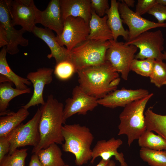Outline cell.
I'll return each mask as SVG.
<instances>
[{
  "label": "cell",
  "instance_id": "1",
  "mask_svg": "<svg viewBox=\"0 0 166 166\" xmlns=\"http://www.w3.org/2000/svg\"><path fill=\"white\" fill-rule=\"evenodd\" d=\"M63 104L50 94L44 104L39 108L41 113L39 124L40 141L33 148L32 153H36L53 144H62L64 139L62 129L66 121L63 116Z\"/></svg>",
  "mask_w": 166,
  "mask_h": 166
},
{
  "label": "cell",
  "instance_id": "2",
  "mask_svg": "<svg viewBox=\"0 0 166 166\" xmlns=\"http://www.w3.org/2000/svg\"><path fill=\"white\" fill-rule=\"evenodd\" d=\"M79 86L97 100L117 89L121 79L118 73L106 61L103 64L77 71Z\"/></svg>",
  "mask_w": 166,
  "mask_h": 166
},
{
  "label": "cell",
  "instance_id": "3",
  "mask_svg": "<svg viewBox=\"0 0 166 166\" xmlns=\"http://www.w3.org/2000/svg\"><path fill=\"white\" fill-rule=\"evenodd\" d=\"M62 134L64 141L62 150L74 155L76 165L81 166L91 160L94 136L88 127L78 124H65L63 127Z\"/></svg>",
  "mask_w": 166,
  "mask_h": 166
},
{
  "label": "cell",
  "instance_id": "4",
  "mask_svg": "<svg viewBox=\"0 0 166 166\" xmlns=\"http://www.w3.org/2000/svg\"><path fill=\"white\" fill-rule=\"evenodd\" d=\"M153 93L126 105L119 115L120 123L118 135H126L127 144L130 146L146 130L144 110Z\"/></svg>",
  "mask_w": 166,
  "mask_h": 166
},
{
  "label": "cell",
  "instance_id": "5",
  "mask_svg": "<svg viewBox=\"0 0 166 166\" xmlns=\"http://www.w3.org/2000/svg\"><path fill=\"white\" fill-rule=\"evenodd\" d=\"M110 43L87 39L69 52V60L77 71L85 68L101 65L106 61L105 55Z\"/></svg>",
  "mask_w": 166,
  "mask_h": 166
},
{
  "label": "cell",
  "instance_id": "6",
  "mask_svg": "<svg viewBox=\"0 0 166 166\" xmlns=\"http://www.w3.org/2000/svg\"><path fill=\"white\" fill-rule=\"evenodd\" d=\"M26 31L15 29L12 24L10 14L8 0L0 1V47L6 46L7 53H18L19 45L26 47L29 41L23 36Z\"/></svg>",
  "mask_w": 166,
  "mask_h": 166
},
{
  "label": "cell",
  "instance_id": "7",
  "mask_svg": "<svg viewBox=\"0 0 166 166\" xmlns=\"http://www.w3.org/2000/svg\"><path fill=\"white\" fill-rule=\"evenodd\" d=\"M125 43L134 45L139 49V52L135 55L136 59L150 58L163 60L162 51L164 49V39L160 30L145 32Z\"/></svg>",
  "mask_w": 166,
  "mask_h": 166
},
{
  "label": "cell",
  "instance_id": "8",
  "mask_svg": "<svg viewBox=\"0 0 166 166\" xmlns=\"http://www.w3.org/2000/svg\"><path fill=\"white\" fill-rule=\"evenodd\" d=\"M109 41L110 45L106 52L105 60L108 61L117 72L121 73L124 80H127L138 48L134 45H127L125 42L113 39Z\"/></svg>",
  "mask_w": 166,
  "mask_h": 166
},
{
  "label": "cell",
  "instance_id": "9",
  "mask_svg": "<svg viewBox=\"0 0 166 166\" xmlns=\"http://www.w3.org/2000/svg\"><path fill=\"white\" fill-rule=\"evenodd\" d=\"M41 111L38 108L33 117L25 124L22 123L9 135L10 147L8 154L18 148L26 146L36 147L40 141L39 124Z\"/></svg>",
  "mask_w": 166,
  "mask_h": 166
},
{
  "label": "cell",
  "instance_id": "10",
  "mask_svg": "<svg viewBox=\"0 0 166 166\" xmlns=\"http://www.w3.org/2000/svg\"><path fill=\"white\" fill-rule=\"evenodd\" d=\"M89 34V25L83 19L69 16L64 21L62 32L59 36H56V39L61 46H65L70 51L87 40Z\"/></svg>",
  "mask_w": 166,
  "mask_h": 166
},
{
  "label": "cell",
  "instance_id": "11",
  "mask_svg": "<svg viewBox=\"0 0 166 166\" xmlns=\"http://www.w3.org/2000/svg\"><path fill=\"white\" fill-rule=\"evenodd\" d=\"M11 22L26 31L32 32L37 23L38 9L33 0H8Z\"/></svg>",
  "mask_w": 166,
  "mask_h": 166
},
{
  "label": "cell",
  "instance_id": "12",
  "mask_svg": "<svg viewBox=\"0 0 166 166\" xmlns=\"http://www.w3.org/2000/svg\"><path fill=\"white\" fill-rule=\"evenodd\" d=\"M120 1H118V10L123 22L128 27L129 41L150 29L157 27H166V23H159L143 18L130 9L123 0Z\"/></svg>",
  "mask_w": 166,
  "mask_h": 166
},
{
  "label": "cell",
  "instance_id": "13",
  "mask_svg": "<svg viewBox=\"0 0 166 166\" xmlns=\"http://www.w3.org/2000/svg\"><path fill=\"white\" fill-rule=\"evenodd\" d=\"M97 99L85 93L78 85L73 89L72 96L65 100L63 109L65 120L74 115H85L88 111L93 110L99 104Z\"/></svg>",
  "mask_w": 166,
  "mask_h": 166
},
{
  "label": "cell",
  "instance_id": "14",
  "mask_svg": "<svg viewBox=\"0 0 166 166\" xmlns=\"http://www.w3.org/2000/svg\"><path fill=\"white\" fill-rule=\"evenodd\" d=\"M53 71L54 69L52 68L44 67L28 73L26 78L33 84L34 91L29 101L22 107L28 109L32 106L45 104L43 97L44 88L45 85L52 82Z\"/></svg>",
  "mask_w": 166,
  "mask_h": 166
},
{
  "label": "cell",
  "instance_id": "15",
  "mask_svg": "<svg viewBox=\"0 0 166 166\" xmlns=\"http://www.w3.org/2000/svg\"><path fill=\"white\" fill-rule=\"evenodd\" d=\"M149 94L148 90L144 89L133 90L122 88L110 93L103 98L98 99L97 101L99 105L107 108L124 107L129 103Z\"/></svg>",
  "mask_w": 166,
  "mask_h": 166
},
{
  "label": "cell",
  "instance_id": "16",
  "mask_svg": "<svg viewBox=\"0 0 166 166\" xmlns=\"http://www.w3.org/2000/svg\"><path fill=\"white\" fill-rule=\"evenodd\" d=\"M37 23H39L45 28L53 31L59 36L64 27L60 0L50 1L46 8L43 11L38 9L37 14Z\"/></svg>",
  "mask_w": 166,
  "mask_h": 166
},
{
  "label": "cell",
  "instance_id": "17",
  "mask_svg": "<svg viewBox=\"0 0 166 166\" xmlns=\"http://www.w3.org/2000/svg\"><path fill=\"white\" fill-rule=\"evenodd\" d=\"M123 143L121 139H116L114 137L107 140H98L92 149L91 163L93 164L95 159L99 157L107 161L110 160V158L114 156L115 159L119 162L121 166H128L125 161L123 153L119 152L117 151Z\"/></svg>",
  "mask_w": 166,
  "mask_h": 166
},
{
  "label": "cell",
  "instance_id": "18",
  "mask_svg": "<svg viewBox=\"0 0 166 166\" xmlns=\"http://www.w3.org/2000/svg\"><path fill=\"white\" fill-rule=\"evenodd\" d=\"M32 32L35 36L44 42L49 47L50 53L47 55L48 58H54L56 64L69 60V51L59 44L56 40V36L52 30L35 26Z\"/></svg>",
  "mask_w": 166,
  "mask_h": 166
},
{
  "label": "cell",
  "instance_id": "19",
  "mask_svg": "<svg viewBox=\"0 0 166 166\" xmlns=\"http://www.w3.org/2000/svg\"><path fill=\"white\" fill-rule=\"evenodd\" d=\"M63 19L68 17H79L87 23L91 16L90 0H60Z\"/></svg>",
  "mask_w": 166,
  "mask_h": 166
},
{
  "label": "cell",
  "instance_id": "20",
  "mask_svg": "<svg viewBox=\"0 0 166 166\" xmlns=\"http://www.w3.org/2000/svg\"><path fill=\"white\" fill-rule=\"evenodd\" d=\"M107 19L106 15L101 17L92 10L89 24V34L87 39L103 42L113 39L112 33L107 23Z\"/></svg>",
  "mask_w": 166,
  "mask_h": 166
},
{
  "label": "cell",
  "instance_id": "21",
  "mask_svg": "<svg viewBox=\"0 0 166 166\" xmlns=\"http://www.w3.org/2000/svg\"><path fill=\"white\" fill-rule=\"evenodd\" d=\"M106 14L108 17L107 23L112 33L113 39L117 41L118 38L121 36L126 42L129 41V31L123 26V21L118 10V1L111 0L110 6L106 11Z\"/></svg>",
  "mask_w": 166,
  "mask_h": 166
},
{
  "label": "cell",
  "instance_id": "22",
  "mask_svg": "<svg viewBox=\"0 0 166 166\" xmlns=\"http://www.w3.org/2000/svg\"><path fill=\"white\" fill-rule=\"evenodd\" d=\"M28 109L22 107L16 112L9 111L0 117V138L7 136L29 115Z\"/></svg>",
  "mask_w": 166,
  "mask_h": 166
},
{
  "label": "cell",
  "instance_id": "23",
  "mask_svg": "<svg viewBox=\"0 0 166 166\" xmlns=\"http://www.w3.org/2000/svg\"><path fill=\"white\" fill-rule=\"evenodd\" d=\"M7 53L6 46L3 47L0 52V74L6 77L16 88L22 90L27 89V85L31 83L27 78L20 77L13 71L7 61Z\"/></svg>",
  "mask_w": 166,
  "mask_h": 166
},
{
  "label": "cell",
  "instance_id": "24",
  "mask_svg": "<svg viewBox=\"0 0 166 166\" xmlns=\"http://www.w3.org/2000/svg\"><path fill=\"white\" fill-rule=\"evenodd\" d=\"M57 144H51L36 153L43 166H64L65 164L62 158L61 150Z\"/></svg>",
  "mask_w": 166,
  "mask_h": 166
},
{
  "label": "cell",
  "instance_id": "25",
  "mask_svg": "<svg viewBox=\"0 0 166 166\" xmlns=\"http://www.w3.org/2000/svg\"><path fill=\"white\" fill-rule=\"evenodd\" d=\"M14 84L6 82L0 83V115H5L9 110L7 109L10 102L14 98L20 95L30 93V88L22 90L12 87Z\"/></svg>",
  "mask_w": 166,
  "mask_h": 166
},
{
  "label": "cell",
  "instance_id": "26",
  "mask_svg": "<svg viewBox=\"0 0 166 166\" xmlns=\"http://www.w3.org/2000/svg\"><path fill=\"white\" fill-rule=\"evenodd\" d=\"M146 129L156 132L166 140V115L156 113L150 108L144 112Z\"/></svg>",
  "mask_w": 166,
  "mask_h": 166
},
{
  "label": "cell",
  "instance_id": "27",
  "mask_svg": "<svg viewBox=\"0 0 166 166\" xmlns=\"http://www.w3.org/2000/svg\"><path fill=\"white\" fill-rule=\"evenodd\" d=\"M138 140V144L141 148L158 151L166 150V140L152 131L147 129Z\"/></svg>",
  "mask_w": 166,
  "mask_h": 166
},
{
  "label": "cell",
  "instance_id": "28",
  "mask_svg": "<svg viewBox=\"0 0 166 166\" xmlns=\"http://www.w3.org/2000/svg\"><path fill=\"white\" fill-rule=\"evenodd\" d=\"M140 158L150 166H166V150H155L141 148Z\"/></svg>",
  "mask_w": 166,
  "mask_h": 166
},
{
  "label": "cell",
  "instance_id": "29",
  "mask_svg": "<svg viewBox=\"0 0 166 166\" xmlns=\"http://www.w3.org/2000/svg\"><path fill=\"white\" fill-rule=\"evenodd\" d=\"M150 82L158 88L166 85V63L163 60L154 61L152 73L149 77Z\"/></svg>",
  "mask_w": 166,
  "mask_h": 166
},
{
  "label": "cell",
  "instance_id": "30",
  "mask_svg": "<svg viewBox=\"0 0 166 166\" xmlns=\"http://www.w3.org/2000/svg\"><path fill=\"white\" fill-rule=\"evenodd\" d=\"M27 149H17L11 154H7L0 162V166H25Z\"/></svg>",
  "mask_w": 166,
  "mask_h": 166
},
{
  "label": "cell",
  "instance_id": "31",
  "mask_svg": "<svg viewBox=\"0 0 166 166\" xmlns=\"http://www.w3.org/2000/svg\"><path fill=\"white\" fill-rule=\"evenodd\" d=\"M155 60L153 59L140 60L135 58L132 63L130 70L142 76L149 77L152 70Z\"/></svg>",
  "mask_w": 166,
  "mask_h": 166
},
{
  "label": "cell",
  "instance_id": "32",
  "mask_svg": "<svg viewBox=\"0 0 166 166\" xmlns=\"http://www.w3.org/2000/svg\"><path fill=\"white\" fill-rule=\"evenodd\" d=\"M77 71L73 64L69 60H65L56 64L53 73L56 77L62 81L70 79Z\"/></svg>",
  "mask_w": 166,
  "mask_h": 166
},
{
  "label": "cell",
  "instance_id": "33",
  "mask_svg": "<svg viewBox=\"0 0 166 166\" xmlns=\"http://www.w3.org/2000/svg\"><path fill=\"white\" fill-rule=\"evenodd\" d=\"M92 10L101 17L106 14V11L110 7L108 0H90Z\"/></svg>",
  "mask_w": 166,
  "mask_h": 166
},
{
  "label": "cell",
  "instance_id": "34",
  "mask_svg": "<svg viewBox=\"0 0 166 166\" xmlns=\"http://www.w3.org/2000/svg\"><path fill=\"white\" fill-rule=\"evenodd\" d=\"M148 13L153 15L159 23H163L166 21V6L157 3L149 10Z\"/></svg>",
  "mask_w": 166,
  "mask_h": 166
},
{
  "label": "cell",
  "instance_id": "35",
  "mask_svg": "<svg viewBox=\"0 0 166 166\" xmlns=\"http://www.w3.org/2000/svg\"><path fill=\"white\" fill-rule=\"evenodd\" d=\"M156 0H138L136 6L135 12L141 16L149 10L156 4Z\"/></svg>",
  "mask_w": 166,
  "mask_h": 166
},
{
  "label": "cell",
  "instance_id": "36",
  "mask_svg": "<svg viewBox=\"0 0 166 166\" xmlns=\"http://www.w3.org/2000/svg\"><path fill=\"white\" fill-rule=\"evenodd\" d=\"M10 147L9 135L0 138V162L8 154Z\"/></svg>",
  "mask_w": 166,
  "mask_h": 166
},
{
  "label": "cell",
  "instance_id": "37",
  "mask_svg": "<svg viewBox=\"0 0 166 166\" xmlns=\"http://www.w3.org/2000/svg\"><path fill=\"white\" fill-rule=\"evenodd\" d=\"M29 166H43L40 162L37 155L34 153L32 156Z\"/></svg>",
  "mask_w": 166,
  "mask_h": 166
},
{
  "label": "cell",
  "instance_id": "38",
  "mask_svg": "<svg viewBox=\"0 0 166 166\" xmlns=\"http://www.w3.org/2000/svg\"><path fill=\"white\" fill-rule=\"evenodd\" d=\"M123 1L129 8L133 7L134 6L135 1L134 0H123Z\"/></svg>",
  "mask_w": 166,
  "mask_h": 166
},
{
  "label": "cell",
  "instance_id": "39",
  "mask_svg": "<svg viewBox=\"0 0 166 166\" xmlns=\"http://www.w3.org/2000/svg\"><path fill=\"white\" fill-rule=\"evenodd\" d=\"M110 160L106 161L101 159L96 166H107Z\"/></svg>",
  "mask_w": 166,
  "mask_h": 166
},
{
  "label": "cell",
  "instance_id": "40",
  "mask_svg": "<svg viewBox=\"0 0 166 166\" xmlns=\"http://www.w3.org/2000/svg\"><path fill=\"white\" fill-rule=\"evenodd\" d=\"M157 3L166 6V0H156Z\"/></svg>",
  "mask_w": 166,
  "mask_h": 166
},
{
  "label": "cell",
  "instance_id": "41",
  "mask_svg": "<svg viewBox=\"0 0 166 166\" xmlns=\"http://www.w3.org/2000/svg\"><path fill=\"white\" fill-rule=\"evenodd\" d=\"M107 166H116L115 163L113 160H110Z\"/></svg>",
  "mask_w": 166,
  "mask_h": 166
},
{
  "label": "cell",
  "instance_id": "42",
  "mask_svg": "<svg viewBox=\"0 0 166 166\" xmlns=\"http://www.w3.org/2000/svg\"><path fill=\"white\" fill-rule=\"evenodd\" d=\"M163 60H166V51H164V53H163Z\"/></svg>",
  "mask_w": 166,
  "mask_h": 166
},
{
  "label": "cell",
  "instance_id": "43",
  "mask_svg": "<svg viewBox=\"0 0 166 166\" xmlns=\"http://www.w3.org/2000/svg\"><path fill=\"white\" fill-rule=\"evenodd\" d=\"M64 166H69L68 164H65Z\"/></svg>",
  "mask_w": 166,
  "mask_h": 166
}]
</instances>
